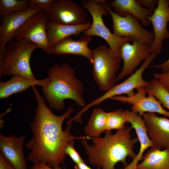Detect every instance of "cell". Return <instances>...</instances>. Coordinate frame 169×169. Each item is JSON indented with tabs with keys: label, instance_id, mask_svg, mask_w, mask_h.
Returning <instances> with one entry per match:
<instances>
[{
	"label": "cell",
	"instance_id": "obj_1",
	"mask_svg": "<svg viewBox=\"0 0 169 169\" xmlns=\"http://www.w3.org/2000/svg\"><path fill=\"white\" fill-rule=\"evenodd\" d=\"M32 88L37 106L34 120L30 124L33 136L25 145L30 151L27 159L33 164L43 163L49 167L57 168L64 162L66 157L64 149L68 142L85 136L76 137L70 134L73 122L71 119L67 121L65 130L63 131L62 128L64 120L70 118L75 104L70 105L62 115H56L46 105L38 89L35 86Z\"/></svg>",
	"mask_w": 169,
	"mask_h": 169
},
{
	"label": "cell",
	"instance_id": "obj_2",
	"mask_svg": "<svg viewBox=\"0 0 169 169\" xmlns=\"http://www.w3.org/2000/svg\"><path fill=\"white\" fill-rule=\"evenodd\" d=\"M133 128L131 126H124L114 134L111 131H106L103 137L87 136L81 139L89 163L98 169H115L116 164L121 161L125 167L127 156L133 160L137 155L133 148L139 140L137 137L131 138Z\"/></svg>",
	"mask_w": 169,
	"mask_h": 169
},
{
	"label": "cell",
	"instance_id": "obj_3",
	"mask_svg": "<svg viewBox=\"0 0 169 169\" xmlns=\"http://www.w3.org/2000/svg\"><path fill=\"white\" fill-rule=\"evenodd\" d=\"M47 75L50 82L42 88V91L50 109L63 110L65 107L64 100L67 99L74 100L80 107L86 105L83 84L71 66L65 63L61 65L54 64L48 69Z\"/></svg>",
	"mask_w": 169,
	"mask_h": 169
},
{
	"label": "cell",
	"instance_id": "obj_4",
	"mask_svg": "<svg viewBox=\"0 0 169 169\" xmlns=\"http://www.w3.org/2000/svg\"><path fill=\"white\" fill-rule=\"evenodd\" d=\"M39 48L35 43L27 40L14 39L6 47L4 64L0 78L18 75L30 80L36 79L30 65L33 51Z\"/></svg>",
	"mask_w": 169,
	"mask_h": 169
},
{
	"label": "cell",
	"instance_id": "obj_5",
	"mask_svg": "<svg viewBox=\"0 0 169 169\" xmlns=\"http://www.w3.org/2000/svg\"><path fill=\"white\" fill-rule=\"evenodd\" d=\"M92 75L99 90L107 91L114 85L120 60L110 48L102 45L92 50Z\"/></svg>",
	"mask_w": 169,
	"mask_h": 169
},
{
	"label": "cell",
	"instance_id": "obj_6",
	"mask_svg": "<svg viewBox=\"0 0 169 169\" xmlns=\"http://www.w3.org/2000/svg\"><path fill=\"white\" fill-rule=\"evenodd\" d=\"M82 5L90 13L92 18L91 26L84 31L83 35L93 37H100L107 42L110 48L120 59L119 49L124 43L131 42L132 39L129 37H119L111 33L103 22L102 16L108 15V13L102 5L97 0H83L81 1Z\"/></svg>",
	"mask_w": 169,
	"mask_h": 169
},
{
	"label": "cell",
	"instance_id": "obj_7",
	"mask_svg": "<svg viewBox=\"0 0 169 169\" xmlns=\"http://www.w3.org/2000/svg\"><path fill=\"white\" fill-rule=\"evenodd\" d=\"M110 15L112 20L113 34L119 37H129L151 45L154 41L153 32L144 28L139 20L130 14L125 17L120 16L111 10L106 0H97Z\"/></svg>",
	"mask_w": 169,
	"mask_h": 169
},
{
	"label": "cell",
	"instance_id": "obj_8",
	"mask_svg": "<svg viewBox=\"0 0 169 169\" xmlns=\"http://www.w3.org/2000/svg\"><path fill=\"white\" fill-rule=\"evenodd\" d=\"M48 21L47 14L45 12L40 11L34 13L15 33L13 39L32 42L46 53L53 54L46 34Z\"/></svg>",
	"mask_w": 169,
	"mask_h": 169
},
{
	"label": "cell",
	"instance_id": "obj_9",
	"mask_svg": "<svg viewBox=\"0 0 169 169\" xmlns=\"http://www.w3.org/2000/svg\"><path fill=\"white\" fill-rule=\"evenodd\" d=\"M47 14L48 21L61 24L78 25L88 22L85 8L71 0H54Z\"/></svg>",
	"mask_w": 169,
	"mask_h": 169
},
{
	"label": "cell",
	"instance_id": "obj_10",
	"mask_svg": "<svg viewBox=\"0 0 169 169\" xmlns=\"http://www.w3.org/2000/svg\"><path fill=\"white\" fill-rule=\"evenodd\" d=\"M156 56V54L151 53L140 68L129 77L121 83L115 85L101 96L86 105L82 108L81 112L84 113L91 107L98 105L104 101L113 96L123 94L127 95L128 97L132 96L135 94L133 91L134 89L148 85L149 82L143 80L142 74Z\"/></svg>",
	"mask_w": 169,
	"mask_h": 169
},
{
	"label": "cell",
	"instance_id": "obj_11",
	"mask_svg": "<svg viewBox=\"0 0 169 169\" xmlns=\"http://www.w3.org/2000/svg\"><path fill=\"white\" fill-rule=\"evenodd\" d=\"M132 44L125 42L120 46L119 50L120 59H122L123 66L116 77L115 83L133 73L135 69L143 60H145L151 54V46L138 40L132 39Z\"/></svg>",
	"mask_w": 169,
	"mask_h": 169
},
{
	"label": "cell",
	"instance_id": "obj_12",
	"mask_svg": "<svg viewBox=\"0 0 169 169\" xmlns=\"http://www.w3.org/2000/svg\"><path fill=\"white\" fill-rule=\"evenodd\" d=\"M136 90L137 93L132 96H116L110 99L132 105L131 111L138 113L141 117L145 112H156L169 117V111L163 108L161 103L153 95L148 93V96H146L145 86L139 87Z\"/></svg>",
	"mask_w": 169,
	"mask_h": 169
},
{
	"label": "cell",
	"instance_id": "obj_13",
	"mask_svg": "<svg viewBox=\"0 0 169 169\" xmlns=\"http://www.w3.org/2000/svg\"><path fill=\"white\" fill-rule=\"evenodd\" d=\"M147 19L153 25L154 35L153 42L151 46V53L157 55L161 51L163 40L169 38L167 28L169 22V1L158 0L157 7Z\"/></svg>",
	"mask_w": 169,
	"mask_h": 169
},
{
	"label": "cell",
	"instance_id": "obj_14",
	"mask_svg": "<svg viewBox=\"0 0 169 169\" xmlns=\"http://www.w3.org/2000/svg\"><path fill=\"white\" fill-rule=\"evenodd\" d=\"M142 116L153 147L169 149V119L154 113L146 112Z\"/></svg>",
	"mask_w": 169,
	"mask_h": 169
},
{
	"label": "cell",
	"instance_id": "obj_15",
	"mask_svg": "<svg viewBox=\"0 0 169 169\" xmlns=\"http://www.w3.org/2000/svg\"><path fill=\"white\" fill-rule=\"evenodd\" d=\"M25 136H6L0 133V155L16 169H28L23 150Z\"/></svg>",
	"mask_w": 169,
	"mask_h": 169
},
{
	"label": "cell",
	"instance_id": "obj_16",
	"mask_svg": "<svg viewBox=\"0 0 169 169\" xmlns=\"http://www.w3.org/2000/svg\"><path fill=\"white\" fill-rule=\"evenodd\" d=\"M40 11L38 7L31 6L25 11L15 13L1 19L0 50H5L6 45L13 39L16 31L28 18Z\"/></svg>",
	"mask_w": 169,
	"mask_h": 169
},
{
	"label": "cell",
	"instance_id": "obj_17",
	"mask_svg": "<svg viewBox=\"0 0 169 169\" xmlns=\"http://www.w3.org/2000/svg\"><path fill=\"white\" fill-rule=\"evenodd\" d=\"M93 37L83 35L79 39L76 40L70 36L65 38L52 47V54L80 55L86 57L92 64V50L89 48L88 44Z\"/></svg>",
	"mask_w": 169,
	"mask_h": 169
},
{
	"label": "cell",
	"instance_id": "obj_18",
	"mask_svg": "<svg viewBox=\"0 0 169 169\" xmlns=\"http://www.w3.org/2000/svg\"><path fill=\"white\" fill-rule=\"evenodd\" d=\"M125 114L128 122L130 123L134 128L140 141V147L138 153L132 162L128 164L124 169H136L139 161L143 159V154L145 151L149 147H153V144L147 135L145 123L143 119L137 113L127 110Z\"/></svg>",
	"mask_w": 169,
	"mask_h": 169
},
{
	"label": "cell",
	"instance_id": "obj_19",
	"mask_svg": "<svg viewBox=\"0 0 169 169\" xmlns=\"http://www.w3.org/2000/svg\"><path fill=\"white\" fill-rule=\"evenodd\" d=\"M49 77L41 79L30 80L18 75L12 76L8 80L3 82L0 81V98L5 99L14 94L23 92L30 87L40 86L42 88L49 84Z\"/></svg>",
	"mask_w": 169,
	"mask_h": 169
},
{
	"label": "cell",
	"instance_id": "obj_20",
	"mask_svg": "<svg viewBox=\"0 0 169 169\" xmlns=\"http://www.w3.org/2000/svg\"><path fill=\"white\" fill-rule=\"evenodd\" d=\"M108 3L118 15L125 17L130 14L138 19L143 26L151 25L147 17L152 15L153 12L141 6L136 0H115Z\"/></svg>",
	"mask_w": 169,
	"mask_h": 169
},
{
	"label": "cell",
	"instance_id": "obj_21",
	"mask_svg": "<svg viewBox=\"0 0 169 169\" xmlns=\"http://www.w3.org/2000/svg\"><path fill=\"white\" fill-rule=\"evenodd\" d=\"M91 25L92 23L89 21L85 24L78 25H63L48 21L46 30L49 45L52 49L62 39L72 35H78L88 29Z\"/></svg>",
	"mask_w": 169,
	"mask_h": 169
},
{
	"label": "cell",
	"instance_id": "obj_22",
	"mask_svg": "<svg viewBox=\"0 0 169 169\" xmlns=\"http://www.w3.org/2000/svg\"><path fill=\"white\" fill-rule=\"evenodd\" d=\"M136 169H169V149L163 151L152 147L142 156Z\"/></svg>",
	"mask_w": 169,
	"mask_h": 169
},
{
	"label": "cell",
	"instance_id": "obj_23",
	"mask_svg": "<svg viewBox=\"0 0 169 169\" xmlns=\"http://www.w3.org/2000/svg\"><path fill=\"white\" fill-rule=\"evenodd\" d=\"M107 112L100 108H95L84 131L87 136L97 137L106 131Z\"/></svg>",
	"mask_w": 169,
	"mask_h": 169
},
{
	"label": "cell",
	"instance_id": "obj_24",
	"mask_svg": "<svg viewBox=\"0 0 169 169\" xmlns=\"http://www.w3.org/2000/svg\"><path fill=\"white\" fill-rule=\"evenodd\" d=\"M30 6L28 0H0V19L15 13L25 11Z\"/></svg>",
	"mask_w": 169,
	"mask_h": 169
},
{
	"label": "cell",
	"instance_id": "obj_25",
	"mask_svg": "<svg viewBox=\"0 0 169 169\" xmlns=\"http://www.w3.org/2000/svg\"><path fill=\"white\" fill-rule=\"evenodd\" d=\"M145 88L146 93L153 95L162 105L163 108L169 110V92L156 79H151Z\"/></svg>",
	"mask_w": 169,
	"mask_h": 169
},
{
	"label": "cell",
	"instance_id": "obj_26",
	"mask_svg": "<svg viewBox=\"0 0 169 169\" xmlns=\"http://www.w3.org/2000/svg\"><path fill=\"white\" fill-rule=\"evenodd\" d=\"M126 121L123 110L119 109L109 112L107 115L106 131L120 129L125 126L124 124Z\"/></svg>",
	"mask_w": 169,
	"mask_h": 169
},
{
	"label": "cell",
	"instance_id": "obj_27",
	"mask_svg": "<svg viewBox=\"0 0 169 169\" xmlns=\"http://www.w3.org/2000/svg\"><path fill=\"white\" fill-rule=\"evenodd\" d=\"M73 143V140L70 141L68 142L64 149L65 155L66 156L69 155L75 164L84 161L74 149Z\"/></svg>",
	"mask_w": 169,
	"mask_h": 169
},
{
	"label": "cell",
	"instance_id": "obj_28",
	"mask_svg": "<svg viewBox=\"0 0 169 169\" xmlns=\"http://www.w3.org/2000/svg\"><path fill=\"white\" fill-rule=\"evenodd\" d=\"M30 6H34L41 11L48 13L50 10L54 0H29Z\"/></svg>",
	"mask_w": 169,
	"mask_h": 169
},
{
	"label": "cell",
	"instance_id": "obj_29",
	"mask_svg": "<svg viewBox=\"0 0 169 169\" xmlns=\"http://www.w3.org/2000/svg\"><path fill=\"white\" fill-rule=\"evenodd\" d=\"M154 76L169 92V69L166 72L155 73Z\"/></svg>",
	"mask_w": 169,
	"mask_h": 169
},
{
	"label": "cell",
	"instance_id": "obj_30",
	"mask_svg": "<svg viewBox=\"0 0 169 169\" xmlns=\"http://www.w3.org/2000/svg\"><path fill=\"white\" fill-rule=\"evenodd\" d=\"M138 3L141 6H144L146 9L153 12L155 6L157 4L158 0H136Z\"/></svg>",
	"mask_w": 169,
	"mask_h": 169
},
{
	"label": "cell",
	"instance_id": "obj_31",
	"mask_svg": "<svg viewBox=\"0 0 169 169\" xmlns=\"http://www.w3.org/2000/svg\"><path fill=\"white\" fill-rule=\"evenodd\" d=\"M147 68H154L160 69L163 72H167L169 69V59L161 64L149 66Z\"/></svg>",
	"mask_w": 169,
	"mask_h": 169
},
{
	"label": "cell",
	"instance_id": "obj_32",
	"mask_svg": "<svg viewBox=\"0 0 169 169\" xmlns=\"http://www.w3.org/2000/svg\"><path fill=\"white\" fill-rule=\"evenodd\" d=\"M0 169H16L9 162L0 155Z\"/></svg>",
	"mask_w": 169,
	"mask_h": 169
},
{
	"label": "cell",
	"instance_id": "obj_33",
	"mask_svg": "<svg viewBox=\"0 0 169 169\" xmlns=\"http://www.w3.org/2000/svg\"><path fill=\"white\" fill-rule=\"evenodd\" d=\"M29 169H62L59 166L57 168H53L49 166L46 164L43 163H40L37 164H33Z\"/></svg>",
	"mask_w": 169,
	"mask_h": 169
},
{
	"label": "cell",
	"instance_id": "obj_34",
	"mask_svg": "<svg viewBox=\"0 0 169 169\" xmlns=\"http://www.w3.org/2000/svg\"><path fill=\"white\" fill-rule=\"evenodd\" d=\"M74 169H92L85 163L84 161L75 164Z\"/></svg>",
	"mask_w": 169,
	"mask_h": 169
}]
</instances>
